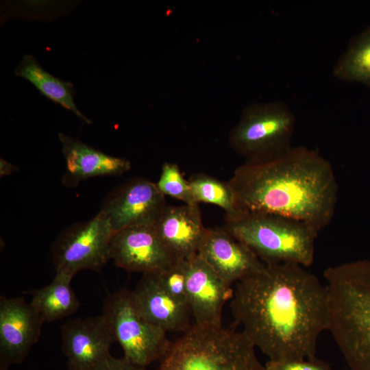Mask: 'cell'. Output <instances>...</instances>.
Returning a JSON list of instances; mask_svg holds the SVG:
<instances>
[{
    "instance_id": "cell-1",
    "label": "cell",
    "mask_w": 370,
    "mask_h": 370,
    "mask_svg": "<svg viewBox=\"0 0 370 370\" xmlns=\"http://www.w3.org/2000/svg\"><path fill=\"white\" fill-rule=\"evenodd\" d=\"M234 323L270 361L316 359L317 342L328 329L325 284L296 264L266 265L234 284Z\"/></svg>"
},
{
    "instance_id": "cell-2",
    "label": "cell",
    "mask_w": 370,
    "mask_h": 370,
    "mask_svg": "<svg viewBox=\"0 0 370 370\" xmlns=\"http://www.w3.org/2000/svg\"><path fill=\"white\" fill-rule=\"evenodd\" d=\"M229 183L239 214H277L320 231L335 213L338 186L334 168L319 151L304 146L272 161L245 162Z\"/></svg>"
},
{
    "instance_id": "cell-3",
    "label": "cell",
    "mask_w": 370,
    "mask_h": 370,
    "mask_svg": "<svg viewBox=\"0 0 370 370\" xmlns=\"http://www.w3.org/2000/svg\"><path fill=\"white\" fill-rule=\"evenodd\" d=\"M328 329L349 370H370V260L327 268Z\"/></svg>"
},
{
    "instance_id": "cell-4",
    "label": "cell",
    "mask_w": 370,
    "mask_h": 370,
    "mask_svg": "<svg viewBox=\"0 0 370 370\" xmlns=\"http://www.w3.org/2000/svg\"><path fill=\"white\" fill-rule=\"evenodd\" d=\"M223 227L266 265L291 263L306 268L313 263L319 231L304 221L273 213L246 212L226 219Z\"/></svg>"
},
{
    "instance_id": "cell-5",
    "label": "cell",
    "mask_w": 370,
    "mask_h": 370,
    "mask_svg": "<svg viewBox=\"0 0 370 370\" xmlns=\"http://www.w3.org/2000/svg\"><path fill=\"white\" fill-rule=\"evenodd\" d=\"M243 332L194 324L171 342L157 370H262Z\"/></svg>"
},
{
    "instance_id": "cell-6",
    "label": "cell",
    "mask_w": 370,
    "mask_h": 370,
    "mask_svg": "<svg viewBox=\"0 0 370 370\" xmlns=\"http://www.w3.org/2000/svg\"><path fill=\"white\" fill-rule=\"evenodd\" d=\"M295 123L293 112L284 103L251 105L232 130L230 142L246 158L245 162L272 161L293 149Z\"/></svg>"
},
{
    "instance_id": "cell-7",
    "label": "cell",
    "mask_w": 370,
    "mask_h": 370,
    "mask_svg": "<svg viewBox=\"0 0 370 370\" xmlns=\"http://www.w3.org/2000/svg\"><path fill=\"white\" fill-rule=\"evenodd\" d=\"M109 323L124 357L146 367L160 360L171 341L166 332L147 321L135 307L130 291L121 289L106 299L101 313Z\"/></svg>"
},
{
    "instance_id": "cell-8",
    "label": "cell",
    "mask_w": 370,
    "mask_h": 370,
    "mask_svg": "<svg viewBox=\"0 0 370 370\" xmlns=\"http://www.w3.org/2000/svg\"><path fill=\"white\" fill-rule=\"evenodd\" d=\"M112 236L108 219L100 212L89 221L71 225L51 247L56 273L74 276L82 270L100 271L110 260Z\"/></svg>"
},
{
    "instance_id": "cell-9",
    "label": "cell",
    "mask_w": 370,
    "mask_h": 370,
    "mask_svg": "<svg viewBox=\"0 0 370 370\" xmlns=\"http://www.w3.org/2000/svg\"><path fill=\"white\" fill-rule=\"evenodd\" d=\"M110 254L116 267L143 274L161 271L178 258L162 243L153 223L133 225L114 233Z\"/></svg>"
},
{
    "instance_id": "cell-10",
    "label": "cell",
    "mask_w": 370,
    "mask_h": 370,
    "mask_svg": "<svg viewBox=\"0 0 370 370\" xmlns=\"http://www.w3.org/2000/svg\"><path fill=\"white\" fill-rule=\"evenodd\" d=\"M165 206V196L156 184L137 177L112 191L99 212L108 219L114 234L130 225L153 223Z\"/></svg>"
},
{
    "instance_id": "cell-11",
    "label": "cell",
    "mask_w": 370,
    "mask_h": 370,
    "mask_svg": "<svg viewBox=\"0 0 370 370\" xmlns=\"http://www.w3.org/2000/svg\"><path fill=\"white\" fill-rule=\"evenodd\" d=\"M43 319L22 297H0V366L21 363L41 334Z\"/></svg>"
},
{
    "instance_id": "cell-12",
    "label": "cell",
    "mask_w": 370,
    "mask_h": 370,
    "mask_svg": "<svg viewBox=\"0 0 370 370\" xmlns=\"http://www.w3.org/2000/svg\"><path fill=\"white\" fill-rule=\"evenodd\" d=\"M62 351L69 370H89L108 357L116 342L103 314L75 318L62 327Z\"/></svg>"
},
{
    "instance_id": "cell-13",
    "label": "cell",
    "mask_w": 370,
    "mask_h": 370,
    "mask_svg": "<svg viewBox=\"0 0 370 370\" xmlns=\"http://www.w3.org/2000/svg\"><path fill=\"white\" fill-rule=\"evenodd\" d=\"M197 254L230 286L266 267L248 247L224 227L206 228Z\"/></svg>"
},
{
    "instance_id": "cell-14",
    "label": "cell",
    "mask_w": 370,
    "mask_h": 370,
    "mask_svg": "<svg viewBox=\"0 0 370 370\" xmlns=\"http://www.w3.org/2000/svg\"><path fill=\"white\" fill-rule=\"evenodd\" d=\"M186 293L195 324L221 325L223 308L232 297V286L198 254L188 260Z\"/></svg>"
},
{
    "instance_id": "cell-15",
    "label": "cell",
    "mask_w": 370,
    "mask_h": 370,
    "mask_svg": "<svg viewBox=\"0 0 370 370\" xmlns=\"http://www.w3.org/2000/svg\"><path fill=\"white\" fill-rule=\"evenodd\" d=\"M130 294L138 312L166 332H186L190 328L189 307L165 290L156 272L143 273Z\"/></svg>"
},
{
    "instance_id": "cell-16",
    "label": "cell",
    "mask_w": 370,
    "mask_h": 370,
    "mask_svg": "<svg viewBox=\"0 0 370 370\" xmlns=\"http://www.w3.org/2000/svg\"><path fill=\"white\" fill-rule=\"evenodd\" d=\"M153 226L170 251L176 258L185 260L197 254L206 230L198 204L166 205Z\"/></svg>"
},
{
    "instance_id": "cell-17",
    "label": "cell",
    "mask_w": 370,
    "mask_h": 370,
    "mask_svg": "<svg viewBox=\"0 0 370 370\" xmlns=\"http://www.w3.org/2000/svg\"><path fill=\"white\" fill-rule=\"evenodd\" d=\"M58 137L66 161L62 183L66 186L75 187L92 177L119 175L131 169L125 158L108 155L63 133Z\"/></svg>"
},
{
    "instance_id": "cell-18",
    "label": "cell",
    "mask_w": 370,
    "mask_h": 370,
    "mask_svg": "<svg viewBox=\"0 0 370 370\" xmlns=\"http://www.w3.org/2000/svg\"><path fill=\"white\" fill-rule=\"evenodd\" d=\"M73 278L69 274L56 273L49 284L32 291L29 303L44 322H52L72 315L80 307V302L71 286Z\"/></svg>"
},
{
    "instance_id": "cell-19",
    "label": "cell",
    "mask_w": 370,
    "mask_h": 370,
    "mask_svg": "<svg viewBox=\"0 0 370 370\" xmlns=\"http://www.w3.org/2000/svg\"><path fill=\"white\" fill-rule=\"evenodd\" d=\"M14 73L29 81L42 95L71 110L87 124L92 123V121L84 116L75 103L73 84L50 74L32 56L25 55L15 69Z\"/></svg>"
},
{
    "instance_id": "cell-20",
    "label": "cell",
    "mask_w": 370,
    "mask_h": 370,
    "mask_svg": "<svg viewBox=\"0 0 370 370\" xmlns=\"http://www.w3.org/2000/svg\"><path fill=\"white\" fill-rule=\"evenodd\" d=\"M336 78L370 87V26L349 42L333 69Z\"/></svg>"
},
{
    "instance_id": "cell-21",
    "label": "cell",
    "mask_w": 370,
    "mask_h": 370,
    "mask_svg": "<svg viewBox=\"0 0 370 370\" xmlns=\"http://www.w3.org/2000/svg\"><path fill=\"white\" fill-rule=\"evenodd\" d=\"M188 183L197 204L207 203L219 206L226 219L239 214L234 191L229 183L204 173L193 175Z\"/></svg>"
},
{
    "instance_id": "cell-22",
    "label": "cell",
    "mask_w": 370,
    "mask_h": 370,
    "mask_svg": "<svg viewBox=\"0 0 370 370\" xmlns=\"http://www.w3.org/2000/svg\"><path fill=\"white\" fill-rule=\"evenodd\" d=\"M156 186L164 195L183 201L185 204H197L193 196L188 181L186 180L177 164L165 162Z\"/></svg>"
},
{
    "instance_id": "cell-23",
    "label": "cell",
    "mask_w": 370,
    "mask_h": 370,
    "mask_svg": "<svg viewBox=\"0 0 370 370\" xmlns=\"http://www.w3.org/2000/svg\"><path fill=\"white\" fill-rule=\"evenodd\" d=\"M187 271L188 260L177 258L165 269L156 273L165 290L175 299L188 306L186 293Z\"/></svg>"
},
{
    "instance_id": "cell-24",
    "label": "cell",
    "mask_w": 370,
    "mask_h": 370,
    "mask_svg": "<svg viewBox=\"0 0 370 370\" xmlns=\"http://www.w3.org/2000/svg\"><path fill=\"white\" fill-rule=\"evenodd\" d=\"M268 370H334L327 363L318 359L273 362L269 360Z\"/></svg>"
},
{
    "instance_id": "cell-25",
    "label": "cell",
    "mask_w": 370,
    "mask_h": 370,
    "mask_svg": "<svg viewBox=\"0 0 370 370\" xmlns=\"http://www.w3.org/2000/svg\"><path fill=\"white\" fill-rule=\"evenodd\" d=\"M89 370H147L146 367L138 365L123 357L117 358L110 355Z\"/></svg>"
},
{
    "instance_id": "cell-26",
    "label": "cell",
    "mask_w": 370,
    "mask_h": 370,
    "mask_svg": "<svg viewBox=\"0 0 370 370\" xmlns=\"http://www.w3.org/2000/svg\"><path fill=\"white\" fill-rule=\"evenodd\" d=\"M18 167L16 165L8 162L5 160L0 159V176L1 177L9 175L14 172L16 171Z\"/></svg>"
},
{
    "instance_id": "cell-27",
    "label": "cell",
    "mask_w": 370,
    "mask_h": 370,
    "mask_svg": "<svg viewBox=\"0 0 370 370\" xmlns=\"http://www.w3.org/2000/svg\"><path fill=\"white\" fill-rule=\"evenodd\" d=\"M0 370H10L8 367L0 366Z\"/></svg>"
},
{
    "instance_id": "cell-28",
    "label": "cell",
    "mask_w": 370,
    "mask_h": 370,
    "mask_svg": "<svg viewBox=\"0 0 370 370\" xmlns=\"http://www.w3.org/2000/svg\"><path fill=\"white\" fill-rule=\"evenodd\" d=\"M262 370H268V369L264 366V369Z\"/></svg>"
}]
</instances>
